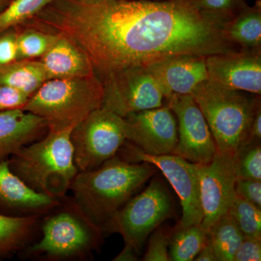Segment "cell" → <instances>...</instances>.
<instances>
[{
  "label": "cell",
  "mask_w": 261,
  "mask_h": 261,
  "mask_svg": "<svg viewBox=\"0 0 261 261\" xmlns=\"http://www.w3.org/2000/svg\"><path fill=\"white\" fill-rule=\"evenodd\" d=\"M230 20L198 9L193 0H53L34 23L74 42L102 81L164 57L240 51L226 36Z\"/></svg>",
  "instance_id": "1"
},
{
  "label": "cell",
  "mask_w": 261,
  "mask_h": 261,
  "mask_svg": "<svg viewBox=\"0 0 261 261\" xmlns=\"http://www.w3.org/2000/svg\"><path fill=\"white\" fill-rule=\"evenodd\" d=\"M104 238L102 228L66 195L41 216L39 238L17 255L34 261L90 260L100 252Z\"/></svg>",
  "instance_id": "2"
},
{
  "label": "cell",
  "mask_w": 261,
  "mask_h": 261,
  "mask_svg": "<svg viewBox=\"0 0 261 261\" xmlns=\"http://www.w3.org/2000/svg\"><path fill=\"white\" fill-rule=\"evenodd\" d=\"M157 170L150 163L130 162L116 154L99 167L77 173L69 191L89 219L102 228Z\"/></svg>",
  "instance_id": "3"
},
{
  "label": "cell",
  "mask_w": 261,
  "mask_h": 261,
  "mask_svg": "<svg viewBox=\"0 0 261 261\" xmlns=\"http://www.w3.org/2000/svg\"><path fill=\"white\" fill-rule=\"evenodd\" d=\"M73 128L49 130L40 140L20 147L8 159L12 172L34 192L64 197L78 173L70 138Z\"/></svg>",
  "instance_id": "4"
},
{
  "label": "cell",
  "mask_w": 261,
  "mask_h": 261,
  "mask_svg": "<svg viewBox=\"0 0 261 261\" xmlns=\"http://www.w3.org/2000/svg\"><path fill=\"white\" fill-rule=\"evenodd\" d=\"M205 116L219 153L233 155L246 143L260 95L228 88L208 80L192 92Z\"/></svg>",
  "instance_id": "5"
},
{
  "label": "cell",
  "mask_w": 261,
  "mask_h": 261,
  "mask_svg": "<svg viewBox=\"0 0 261 261\" xmlns=\"http://www.w3.org/2000/svg\"><path fill=\"white\" fill-rule=\"evenodd\" d=\"M104 86L96 75L46 81L22 109L43 118L49 130L73 128L102 108Z\"/></svg>",
  "instance_id": "6"
},
{
  "label": "cell",
  "mask_w": 261,
  "mask_h": 261,
  "mask_svg": "<svg viewBox=\"0 0 261 261\" xmlns=\"http://www.w3.org/2000/svg\"><path fill=\"white\" fill-rule=\"evenodd\" d=\"M173 214L171 194L159 178L152 180L138 195L133 196L102 227L105 236L119 233L124 246L140 255L150 233Z\"/></svg>",
  "instance_id": "7"
},
{
  "label": "cell",
  "mask_w": 261,
  "mask_h": 261,
  "mask_svg": "<svg viewBox=\"0 0 261 261\" xmlns=\"http://www.w3.org/2000/svg\"><path fill=\"white\" fill-rule=\"evenodd\" d=\"M70 138L78 172L90 171L118 154L124 145V120L107 108H98L72 128Z\"/></svg>",
  "instance_id": "8"
},
{
  "label": "cell",
  "mask_w": 261,
  "mask_h": 261,
  "mask_svg": "<svg viewBox=\"0 0 261 261\" xmlns=\"http://www.w3.org/2000/svg\"><path fill=\"white\" fill-rule=\"evenodd\" d=\"M102 82V107L123 118L130 113L163 106V89L143 65L118 70L105 77Z\"/></svg>",
  "instance_id": "9"
},
{
  "label": "cell",
  "mask_w": 261,
  "mask_h": 261,
  "mask_svg": "<svg viewBox=\"0 0 261 261\" xmlns=\"http://www.w3.org/2000/svg\"><path fill=\"white\" fill-rule=\"evenodd\" d=\"M120 157L130 162L150 163L163 173L180 199L182 216L178 225L182 226L200 225L202 222L200 186L197 166L177 154L152 155L142 152L129 143L121 147Z\"/></svg>",
  "instance_id": "10"
},
{
  "label": "cell",
  "mask_w": 261,
  "mask_h": 261,
  "mask_svg": "<svg viewBox=\"0 0 261 261\" xmlns=\"http://www.w3.org/2000/svg\"><path fill=\"white\" fill-rule=\"evenodd\" d=\"M176 118L178 142L173 154L190 162L205 164L218 153L203 113L191 94H171L165 99Z\"/></svg>",
  "instance_id": "11"
},
{
  "label": "cell",
  "mask_w": 261,
  "mask_h": 261,
  "mask_svg": "<svg viewBox=\"0 0 261 261\" xmlns=\"http://www.w3.org/2000/svg\"><path fill=\"white\" fill-rule=\"evenodd\" d=\"M197 166L203 215L200 226L207 231L228 212L236 197L233 155L218 152L210 162Z\"/></svg>",
  "instance_id": "12"
},
{
  "label": "cell",
  "mask_w": 261,
  "mask_h": 261,
  "mask_svg": "<svg viewBox=\"0 0 261 261\" xmlns=\"http://www.w3.org/2000/svg\"><path fill=\"white\" fill-rule=\"evenodd\" d=\"M123 120L126 141L142 152L152 155L174 152L177 121L168 106L130 113Z\"/></svg>",
  "instance_id": "13"
},
{
  "label": "cell",
  "mask_w": 261,
  "mask_h": 261,
  "mask_svg": "<svg viewBox=\"0 0 261 261\" xmlns=\"http://www.w3.org/2000/svg\"><path fill=\"white\" fill-rule=\"evenodd\" d=\"M208 80L228 88L261 94V53L239 51L205 58Z\"/></svg>",
  "instance_id": "14"
},
{
  "label": "cell",
  "mask_w": 261,
  "mask_h": 261,
  "mask_svg": "<svg viewBox=\"0 0 261 261\" xmlns=\"http://www.w3.org/2000/svg\"><path fill=\"white\" fill-rule=\"evenodd\" d=\"M206 57H164L143 65L161 86L165 99L171 94H191L198 84L208 80Z\"/></svg>",
  "instance_id": "15"
},
{
  "label": "cell",
  "mask_w": 261,
  "mask_h": 261,
  "mask_svg": "<svg viewBox=\"0 0 261 261\" xmlns=\"http://www.w3.org/2000/svg\"><path fill=\"white\" fill-rule=\"evenodd\" d=\"M0 161V215L10 217L41 216L58 202L34 192L12 172L9 160Z\"/></svg>",
  "instance_id": "16"
},
{
  "label": "cell",
  "mask_w": 261,
  "mask_h": 261,
  "mask_svg": "<svg viewBox=\"0 0 261 261\" xmlns=\"http://www.w3.org/2000/svg\"><path fill=\"white\" fill-rule=\"evenodd\" d=\"M49 132L43 118L21 108L0 112V161L9 159L23 146Z\"/></svg>",
  "instance_id": "17"
},
{
  "label": "cell",
  "mask_w": 261,
  "mask_h": 261,
  "mask_svg": "<svg viewBox=\"0 0 261 261\" xmlns=\"http://www.w3.org/2000/svg\"><path fill=\"white\" fill-rule=\"evenodd\" d=\"M58 35L56 42L40 58L48 80L95 75L83 50L68 38Z\"/></svg>",
  "instance_id": "18"
},
{
  "label": "cell",
  "mask_w": 261,
  "mask_h": 261,
  "mask_svg": "<svg viewBox=\"0 0 261 261\" xmlns=\"http://www.w3.org/2000/svg\"><path fill=\"white\" fill-rule=\"evenodd\" d=\"M41 216L10 217L0 215V260L18 255L37 240Z\"/></svg>",
  "instance_id": "19"
},
{
  "label": "cell",
  "mask_w": 261,
  "mask_h": 261,
  "mask_svg": "<svg viewBox=\"0 0 261 261\" xmlns=\"http://www.w3.org/2000/svg\"><path fill=\"white\" fill-rule=\"evenodd\" d=\"M228 40L240 51L261 53V1L246 5L226 24Z\"/></svg>",
  "instance_id": "20"
},
{
  "label": "cell",
  "mask_w": 261,
  "mask_h": 261,
  "mask_svg": "<svg viewBox=\"0 0 261 261\" xmlns=\"http://www.w3.org/2000/svg\"><path fill=\"white\" fill-rule=\"evenodd\" d=\"M47 80L40 60H18L0 65V84L17 89L29 97Z\"/></svg>",
  "instance_id": "21"
},
{
  "label": "cell",
  "mask_w": 261,
  "mask_h": 261,
  "mask_svg": "<svg viewBox=\"0 0 261 261\" xmlns=\"http://www.w3.org/2000/svg\"><path fill=\"white\" fill-rule=\"evenodd\" d=\"M218 261H233L244 238L238 224L226 213L207 230Z\"/></svg>",
  "instance_id": "22"
},
{
  "label": "cell",
  "mask_w": 261,
  "mask_h": 261,
  "mask_svg": "<svg viewBox=\"0 0 261 261\" xmlns=\"http://www.w3.org/2000/svg\"><path fill=\"white\" fill-rule=\"evenodd\" d=\"M207 239V231L200 225H177L171 233L169 255L172 261L195 260Z\"/></svg>",
  "instance_id": "23"
},
{
  "label": "cell",
  "mask_w": 261,
  "mask_h": 261,
  "mask_svg": "<svg viewBox=\"0 0 261 261\" xmlns=\"http://www.w3.org/2000/svg\"><path fill=\"white\" fill-rule=\"evenodd\" d=\"M18 27V60L41 58L58 39V34L43 32L32 28Z\"/></svg>",
  "instance_id": "24"
},
{
  "label": "cell",
  "mask_w": 261,
  "mask_h": 261,
  "mask_svg": "<svg viewBox=\"0 0 261 261\" xmlns=\"http://www.w3.org/2000/svg\"><path fill=\"white\" fill-rule=\"evenodd\" d=\"M53 0H12L0 13V34L18 28L38 14Z\"/></svg>",
  "instance_id": "25"
},
{
  "label": "cell",
  "mask_w": 261,
  "mask_h": 261,
  "mask_svg": "<svg viewBox=\"0 0 261 261\" xmlns=\"http://www.w3.org/2000/svg\"><path fill=\"white\" fill-rule=\"evenodd\" d=\"M227 213L245 238L261 239V208L236 196Z\"/></svg>",
  "instance_id": "26"
},
{
  "label": "cell",
  "mask_w": 261,
  "mask_h": 261,
  "mask_svg": "<svg viewBox=\"0 0 261 261\" xmlns=\"http://www.w3.org/2000/svg\"><path fill=\"white\" fill-rule=\"evenodd\" d=\"M237 178L261 180L260 143H246L233 155Z\"/></svg>",
  "instance_id": "27"
},
{
  "label": "cell",
  "mask_w": 261,
  "mask_h": 261,
  "mask_svg": "<svg viewBox=\"0 0 261 261\" xmlns=\"http://www.w3.org/2000/svg\"><path fill=\"white\" fill-rule=\"evenodd\" d=\"M149 235L144 261H170L169 244L171 233L163 228H155Z\"/></svg>",
  "instance_id": "28"
},
{
  "label": "cell",
  "mask_w": 261,
  "mask_h": 261,
  "mask_svg": "<svg viewBox=\"0 0 261 261\" xmlns=\"http://www.w3.org/2000/svg\"><path fill=\"white\" fill-rule=\"evenodd\" d=\"M198 9L231 19L247 4L245 0H193Z\"/></svg>",
  "instance_id": "29"
},
{
  "label": "cell",
  "mask_w": 261,
  "mask_h": 261,
  "mask_svg": "<svg viewBox=\"0 0 261 261\" xmlns=\"http://www.w3.org/2000/svg\"><path fill=\"white\" fill-rule=\"evenodd\" d=\"M18 29H8L0 34V65L18 61Z\"/></svg>",
  "instance_id": "30"
},
{
  "label": "cell",
  "mask_w": 261,
  "mask_h": 261,
  "mask_svg": "<svg viewBox=\"0 0 261 261\" xmlns=\"http://www.w3.org/2000/svg\"><path fill=\"white\" fill-rule=\"evenodd\" d=\"M235 192L238 197L261 208V180L237 178Z\"/></svg>",
  "instance_id": "31"
},
{
  "label": "cell",
  "mask_w": 261,
  "mask_h": 261,
  "mask_svg": "<svg viewBox=\"0 0 261 261\" xmlns=\"http://www.w3.org/2000/svg\"><path fill=\"white\" fill-rule=\"evenodd\" d=\"M29 97L17 89L0 84V112L18 108L22 109Z\"/></svg>",
  "instance_id": "32"
},
{
  "label": "cell",
  "mask_w": 261,
  "mask_h": 261,
  "mask_svg": "<svg viewBox=\"0 0 261 261\" xmlns=\"http://www.w3.org/2000/svg\"><path fill=\"white\" fill-rule=\"evenodd\" d=\"M261 260V239L244 238L233 261Z\"/></svg>",
  "instance_id": "33"
},
{
  "label": "cell",
  "mask_w": 261,
  "mask_h": 261,
  "mask_svg": "<svg viewBox=\"0 0 261 261\" xmlns=\"http://www.w3.org/2000/svg\"><path fill=\"white\" fill-rule=\"evenodd\" d=\"M261 140V106L255 111L250 128V135L246 143H260ZM245 143V144H246Z\"/></svg>",
  "instance_id": "34"
},
{
  "label": "cell",
  "mask_w": 261,
  "mask_h": 261,
  "mask_svg": "<svg viewBox=\"0 0 261 261\" xmlns=\"http://www.w3.org/2000/svg\"><path fill=\"white\" fill-rule=\"evenodd\" d=\"M196 261H217L216 253H215L214 247L211 244L210 240L207 234V239L206 243L202 248L201 249L200 252L198 255L195 257Z\"/></svg>",
  "instance_id": "35"
},
{
  "label": "cell",
  "mask_w": 261,
  "mask_h": 261,
  "mask_svg": "<svg viewBox=\"0 0 261 261\" xmlns=\"http://www.w3.org/2000/svg\"><path fill=\"white\" fill-rule=\"evenodd\" d=\"M139 255L130 247H123V250L113 260L114 261H135L138 260Z\"/></svg>",
  "instance_id": "36"
},
{
  "label": "cell",
  "mask_w": 261,
  "mask_h": 261,
  "mask_svg": "<svg viewBox=\"0 0 261 261\" xmlns=\"http://www.w3.org/2000/svg\"><path fill=\"white\" fill-rule=\"evenodd\" d=\"M12 0H0V13L9 5Z\"/></svg>",
  "instance_id": "37"
},
{
  "label": "cell",
  "mask_w": 261,
  "mask_h": 261,
  "mask_svg": "<svg viewBox=\"0 0 261 261\" xmlns=\"http://www.w3.org/2000/svg\"><path fill=\"white\" fill-rule=\"evenodd\" d=\"M149 1H164V0H149Z\"/></svg>",
  "instance_id": "38"
}]
</instances>
